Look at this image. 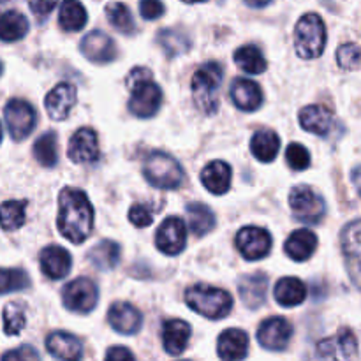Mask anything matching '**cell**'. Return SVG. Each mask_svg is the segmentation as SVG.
<instances>
[{
  "instance_id": "cell-43",
  "label": "cell",
  "mask_w": 361,
  "mask_h": 361,
  "mask_svg": "<svg viewBox=\"0 0 361 361\" xmlns=\"http://www.w3.org/2000/svg\"><path fill=\"white\" fill-rule=\"evenodd\" d=\"M129 221L133 222L136 228H147L154 222V214L150 212V208L147 204L136 203L133 204V208L129 210Z\"/></svg>"
},
{
  "instance_id": "cell-8",
  "label": "cell",
  "mask_w": 361,
  "mask_h": 361,
  "mask_svg": "<svg viewBox=\"0 0 361 361\" xmlns=\"http://www.w3.org/2000/svg\"><path fill=\"white\" fill-rule=\"evenodd\" d=\"M63 305L69 310L78 314H88L95 309L99 300L97 286L90 281V279L80 277L76 281L69 282L63 288L62 293Z\"/></svg>"
},
{
  "instance_id": "cell-7",
  "label": "cell",
  "mask_w": 361,
  "mask_h": 361,
  "mask_svg": "<svg viewBox=\"0 0 361 361\" xmlns=\"http://www.w3.org/2000/svg\"><path fill=\"white\" fill-rule=\"evenodd\" d=\"M289 204H291L293 215L298 221L310 222V224H317L326 212L323 196H319L312 187L307 185H298L291 190Z\"/></svg>"
},
{
  "instance_id": "cell-14",
  "label": "cell",
  "mask_w": 361,
  "mask_h": 361,
  "mask_svg": "<svg viewBox=\"0 0 361 361\" xmlns=\"http://www.w3.org/2000/svg\"><path fill=\"white\" fill-rule=\"evenodd\" d=\"M81 51L88 60L97 63L113 62L118 55L115 41L101 30L90 32L88 35H85V39L81 41Z\"/></svg>"
},
{
  "instance_id": "cell-1",
  "label": "cell",
  "mask_w": 361,
  "mask_h": 361,
  "mask_svg": "<svg viewBox=\"0 0 361 361\" xmlns=\"http://www.w3.org/2000/svg\"><path fill=\"white\" fill-rule=\"evenodd\" d=\"M59 231L71 243H83L94 229V207L87 194L66 187L59 197Z\"/></svg>"
},
{
  "instance_id": "cell-44",
  "label": "cell",
  "mask_w": 361,
  "mask_h": 361,
  "mask_svg": "<svg viewBox=\"0 0 361 361\" xmlns=\"http://www.w3.org/2000/svg\"><path fill=\"white\" fill-rule=\"evenodd\" d=\"M140 13L145 20H157L164 14V4L161 0H141Z\"/></svg>"
},
{
  "instance_id": "cell-40",
  "label": "cell",
  "mask_w": 361,
  "mask_h": 361,
  "mask_svg": "<svg viewBox=\"0 0 361 361\" xmlns=\"http://www.w3.org/2000/svg\"><path fill=\"white\" fill-rule=\"evenodd\" d=\"M27 319H25V310L18 303H7L4 309V331L6 335L16 337L23 330Z\"/></svg>"
},
{
  "instance_id": "cell-3",
  "label": "cell",
  "mask_w": 361,
  "mask_h": 361,
  "mask_svg": "<svg viewBox=\"0 0 361 361\" xmlns=\"http://www.w3.org/2000/svg\"><path fill=\"white\" fill-rule=\"evenodd\" d=\"M222 85V67L217 62L203 63L192 76V99L204 115H214L219 108V90Z\"/></svg>"
},
{
  "instance_id": "cell-6",
  "label": "cell",
  "mask_w": 361,
  "mask_h": 361,
  "mask_svg": "<svg viewBox=\"0 0 361 361\" xmlns=\"http://www.w3.org/2000/svg\"><path fill=\"white\" fill-rule=\"evenodd\" d=\"M148 182L157 189H178L183 183V169L171 155L154 152L147 159L143 168Z\"/></svg>"
},
{
  "instance_id": "cell-33",
  "label": "cell",
  "mask_w": 361,
  "mask_h": 361,
  "mask_svg": "<svg viewBox=\"0 0 361 361\" xmlns=\"http://www.w3.org/2000/svg\"><path fill=\"white\" fill-rule=\"evenodd\" d=\"M87 11L80 0H63L60 6V27L67 32H78L87 23Z\"/></svg>"
},
{
  "instance_id": "cell-10",
  "label": "cell",
  "mask_w": 361,
  "mask_h": 361,
  "mask_svg": "<svg viewBox=\"0 0 361 361\" xmlns=\"http://www.w3.org/2000/svg\"><path fill=\"white\" fill-rule=\"evenodd\" d=\"M236 247L240 254L249 261L263 259L268 256L271 249V236L267 229L249 226V228L240 229L236 235Z\"/></svg>"
},
{
  "instance_id": "cell-34",
  "label": "cell",
  "mask_w": 361,
  "mask_h": 361,
  "mask_svg": "<svg viewBox=\"0 0 361 361\" xmlns=\"http://www.w3.org/2000/svg\"><path fill=\"white\" fill-rule=\"evenodd\" d=\"M157 42L168 56H178L189 51L190 37L178 28H164L157 32Z\"/></svg>"
},
{
  "instance_id": "cell-15",
  "label": "cell",
  "mask_w": 361,
  "mask_h": 361,
  "mask_svg": "<svg viewBox=\"0 0 361 361\" xmlns=\"http://www.w3.org/2000/svg\"><path fill=\"white\" fill-rule=\"evenodd\" d=\"M76 88L71 83H59L46 95V111L53 120L60 122L71 115V109L76 104Z\"/></svg>"
},
{
  "instance_id": "cell-16",
  "label": "cell",
  "mask_w": 361,
  "mask_h": 361,
  "mask_svg": "<svg viewBox=\"0 0 361 361\" xmlns=\"http://www.w3.org/2000/svg\"><path fill=\"white\" fill-rule=\"evenodd\" d=\"M108 321L113 330L123 335H134L143 324V316L130 303H115L108 312Z\"/></svg>"
},
{
  "instance_id": "cell-4",
  "label": "cell",
  "mask_w": 361,
  "mask_h": 361,
  "mask_svg": "<svg viewBox=\"0 0 361 361\" xmlns=\"http://www.w3.org/2000/svg\"><path fill=\"white\" fill-rule=\"evenodd\" d=\"M185 302L194 312L208 319H222L233 309V298L224 289L207 284H196L187 289Z\"/></svg>"
},
{
  "instance_id": "cell-21",
  "label": "cell",
  "mask_w": 361,
  "mask_h": 361,
  "mask_svg": "<svg viewBox=\"0 0 361 361\" xmlns=\"http://www.w3.org/2000/svg\"><path fill=\"white\" fill-rule=\"evenodd\" d=\"M360 221H353L351 224L345 226L342 229V236H341V245H342V252H344L345 259H348L349 270H351V277L355 286H358V275H360Z\"/></svg>"
},
{
  "instance_id": "cell-12",
  "label": "cell",
  "mask_w": 361,
  "mask_h": 361,
  "mask_svg": "<svg viewBox=\"0 0 361 361\" xmlns=\"http://www.w3.org/2000/svg\"><path fill=\"white\" fill-rule=\"evenodd\" d=\"M293 337V326L286 317H270L257 330V341L270 351H284Z\"/></svg>"
},
{
  "instance_id": "cell-45",
  "label": "cell",
  "mask_w": 361,
  "mask_h": 361,
  "mask_svg": "<svg viewBox=\"0 0 361 361\" xmlns=\"http://www.w3.org/2000/svg\"><path fill=\"white\" fill-rule=\"evenodd\" d=\"M28 4H30V9L35 16L46 18L55 9L59 0H28Z\"/></svg>"
},
{
  "instance_id": "cell-48",
  "label": "cell",
  "mask_w": 361,
  "mask_h": 361,
  "mask_svg": "<svg viewBox=\"0 0 361 361\" xmlns=\"http://www.w3.org/2000/svg\"><path fill=\"white\" fill-rule=\"evenodd\" d=\"M271 0H245L247 6L254 7V9H261V7H267Z\"/></svg>"
},
{
  "instance_id": "cell-49",
  "label": "cell",
  "mask_w": 361,
  "mask_h": 361,
  "mask_svg": "<svg viewBox=\"0 0 361 361\" xmlns=\"http://www.w3.org/2000/svg\"><path fill=\"white\" fill-rule=\"evenodd\" d=\"M187 4H200V2H207V0H183Z\"/></svg>"
},
{
  "instance_id": "cell-27",
  "label": "cell",
  "mask_w": 361,
  "mask_h": 361,
  "mask_svg": "<svg viewBox=\"0 0 361 361\" xmlns=\"http://www.w3.org/2000/svg\"><path fill=\"white\" fill-rule=\"evenodd\" d=\"M337 349L342 351V358H358L356 337L351 330H341L338 337L326 338L317 345V355L323 358H337Z\"/></svg>"
},
{
  "instance_id": "cell-39",
  "label": "cell",
  "mask_w": 361,
  "mask_h": 361,
  "mask_svg": "<svg viewBox=\"0 0 361 361\" xmlns=\"http://www.w3.org/2000/svg\"><path fill=\"white\" fill-rule=\"evenodd\" d=\"M27 288H30V279L25 271L13 270V268L11 270L0 268V295L23 291Z\"/></svg>"
},
{
  "instance_id": "cell-51",
  "label": "cell",
  "mask_w": 361,
  "mask_h": 361,
  "mask_svg": "<svg viewBox=\"0 0 361 361\" xmlns=\"http://www.w3.org/2000/svg\"><path fill=\"white\" fill-rule=\"evenodd\" d=\"M0 74H2V62H0Z\"/></svg>"
},
{
  "instance_id": "cell-25",
  "label": "cell",
  "mask_w": 361,
  "mask_h": 361,
  "mask_svg": "<svg viewBox=\"0 0 361 361\" xmlns=\"http://www.w3.org/2000/svg\"><path fill=\"white\" fill-rule=\"evenodd\" d=\"M201 182L215 196L226 194L231 187V168L222 161H212L201 171Z\"/></svg>"
},
{
  "instance_id": "cell-19",
  "label": "cell",
  "mask_w": 361,
  "mask_h": 361,
  "mask_svg": "<svg viewBox=\"0 0 361 361\" xmlns=\"http://www.w3.org/2000/svg\"><path fill=\"white\" fill-rule=\"evenodd\" d=\"M71 254L59 245L46 247L41 252V270L48 279L59 281L71 271Z\"/></svg>"
},
{
  "instance_id": "cell-20",
  "label": "cell",
  "mask_w": 361,
  "mask_h": 361,
  "mask_svg": "<svg viewBox=\"0 0 361 361\" xmlns=\"http://www.w3.org/2000/svg\"><path fill=\"white\" fill-rule=\"evenodd\" d=\"M231 99L236 108L242 111H256L263 104V92L252 80L236 78L231 87Z\"/></svg>"
},
{
  "instance_id": "cell-5",
  "label": "cell",
  "mask_w": 361,
  "mask_h": 361,
  "mask_svg": "<svg viewBox=\"0 0 361 361\" xmlns=\"http://www.w3.org/2000/svg\"><path fill=\"white\" fill-rule=\"evenodd\" d=\"M326 46V27L317 14L309 13L300 18L295 28V48L302 59L312 60L323 55Z\"/></svg>"
},
{
  "instance_id": "cell-35",
  "label": "cell",
  "mask_w": 361,
  "mask_h": 361,
  "mask_svg": "<svg viewBox=\"0 0 361 361\" xmlns=\"http://www.w3.org/2000/svg\"><path fill=\"white\" fill-rule=\"evenodd\" d=\"M235 62L242 71L249 74H261L267 71V60L257 46L247 44L235 51Z\"/></svg>"
},
{
  "instance_id": "cell-24",
  "label": "cell",
  "mask_w": 361,
  "mask_h": 361,
  "mask_svg": "<svg viewBox=\"0 0 361 361\" xmlns=\"http://www.w3.org/2000/svg\"><path fill=\"white\" fill-rule=\"evenodd\" d=\"M300 123L305 130L316 136H328L334 127V115L323 106H307L300 111Z\"/></svg>"
},
{
  "instance_id": "cell-26",
  "label": "cell",
  "mask_w": 361,
  "mask_h": 361,
  "mask_svg": "<svg viewBox=\"0 0 361 361\" xmlns=\"http://www.w3.org/2000/svg\"><path fill=\"white\" fill-rule=\"evenodd\" d=\"M286 254L291 257L293 261H302L310 259L317 249V236L314 235L309 229H296L291 236L288 238L284 245Z\"/></svg>"
},
{
  "instance_id": "cell-23",
  "label": "cell",
  "mask_w": 361,
  "mask_h": 361,
  "mask_svg": "<svg viewBox=\"0 0 361 361\" xmlns=\"http://www.w3.org/2000/svg\"><path fill=\"white\" fill-rule=\"evenodd\" d=\"M217 353L222 360H243L249 353V337L243 330L222 331L217 341Z\"/></svg>"
},
{
  "instance_id": "cell-50",
  "label": "cell",
  "mask_w": 361,
  "mask_h": 361,
  "mask_svg": "<svg viewBox=\"0 0 361 361\" xmlns=\"http://www.w3.org/2000/svg\"><path fill=\"white\" fill-rule=\"evenodd\" d=\"M0 141H2V126H0Z\"/></svg>"
},
{
  "instance_id": "cell-32",
  "label": "cell",
  "mask_w": 361,
  "mask_h": 361,
  "mask_svg": "<svg viewBox=\"0 0 361 361\" xmlns=\"http://www.w3.org/2000/svg\"><path fill=\"white\" fill-rule=\"evenodd\" d=\"M120 259V245L113 240H102L94 249L88 252V261L95 268L102 271H108L118 264Z\"/></svg>"
},
{
  "instance_id": "cell-18",
  "label": "cell",
  "mask_w": 361,
  "mask_h": 361,
  "mask_svg": "<svg viewBox=\"0 0 361 361\" xmlns=\"http://www.w3.org/2000/svg\"><path fill=\"white\" fill-rule=\"evenodd\" d=\"M268 291V277L264 274H252L245 275L238 282V293L242 302L249 309H259L267 302Z\"/></svg>"
},
{
  "instance_id": "cell-38",
  "label": "cell",
  "mask_w": 361,
  "mask_h": 361,
  "mask_svg": "<svg viewBox=\"0 0 361 361\" xmlns=\"http://www.w3.org/2000/svg\"><path fill=\"white\" fill-rule=\"evenodd\" d=\"M106 16H108L109 23L122 34H133L136 23L130 14L129 7L122 2H111L106 6Z\"/></svg>"
},
{
  "instance_id": "cell-28",
  "label": "cell",
  "mask_w": 361,
  "mask_h": 361,
  "mask_svg": "<svg viewBox=\"0 0 361 361\" xmlns=\"http://www.w3.org/2000/svg\"><path fill=\"white\" fill-rule=\"evenodd\" d=\"M307 288L300 279L284 277L275 286V300L282 307H298L305 302Z\"/></svg>"
},
{
  "instance_id": "cell-46",
  "label": "cell",
  "mask_w": 361,
  "mask_h": 361,
  "mask_svg": "<svg viewBox=\"0 0 361 361\" xmlns=\"http://www.w3.org/2000/svg\"><path fill=\"white\" fill-rule=\"evenodd\" d=\"M39 355L30 348V345H25V348L18 349V351H11L4 355V360H37Z\"/></svg>"
},
{
  "instance_id": "cell-31",
  "label": "cell",
  "mask_w": 361,
  "mask_h": 361,
  "mask_svg": "<svg viewBox=\"0 0 361 361\" xmlns=\"http://www.w3.org/2000/svg\"><path fill=\"white\" fill-rule=\"evenodd\" d=\"M187 222H189L190 231L196 236H204L215 228V215L207 204L190 203L185 208Z\"/></svg>"
},
{
  "instance_id": "cell-13",
  "label": "cell",
  "mask_w": 361,
  "mask_h": 361,
  "mask_svg": "<svg viewBox=\"0 0 361 361\" xmlns=\"http://www.w3.org/2000/svg\"><path fill=\"white\" fill-rule=\"evenodd\" d=\"M69 159L76 164H94L99 161V140L95 130L80 129L69 141Z\"/></svg>"
},
{
  "instance_id": "cell-22",
  "label": "cell",
  "mask_w": 361,
  "mask_h": 361,
  "mask_svg": "<svg viewBox=\"0 0 361 361\" xmlns=\"http://www.w3.org/2000/svg\"><path fill=\"white\" fill-rule=\"evenodd\" d=\"M46 349L59 360H80L83 356V345L74 335L66 331H55L46 338Z\"/></svg>"
},
{
  "instance_id": "cell-36",
  "label": "cell",
  "mask_w": 361,
  "mask_h": 361,
  "mask_svg": "<svg viewBox=\"0 0 361 361\" xmlns=\"http://www.w3.org/2000/svg\"><path fill=\"white\" fill-rule=\"evenodd\" d=\"M34 157L44 168H53L59 162V140L55 133H44L34 143Z\"/></svg>"
},
{
  "instance_id": "cell-41",
  "label": "cell",
  "mask_w": 361,
  "mask_h": 361,
  "mask_svg": "<svg viewBox=\"0 0 361 361\" xmlns=\"http://www.w3.org/2000/svg\"><path fill=\"white\" fill-rule=\"evenodd\" d=\"M286 161H288L289 168L295 171H303L310 166V154L303 145L291 143L286 150Z\"/></svg>"
},
{
  "instance_id": "cell-42",
  "label": "cell",
  "mask_w": 361,
  "mask_h": 361,
  "mask_svg": "<svg viewBox=\"0 0 361 361\" xmlns=\"http://www.w3.org/2000/svg\"><path fill=\"white\" fill-rule=\"evenodd\" d=\"M337 60L338 66L342 69L348 71H356L360 66V48L356 42H348V44L341 46L337 51Z\"/></svg>"
},
{
  "instance_id": "cell-29",
  "label": "cell",
  "mask_w": 361,
  "mask_h": 361,
  "mask_svg": "<svg viewBox=\"0 0 361 361\" xmlns=\"http://www.w3.org/2000/svg\"><path fill=\"white\" fill-rule=\"evenodd\" d=\"M281 148V140L277 134L270 129L257 130L254 134L252 141H250V150H252L254 157L261 162H271L275 161Z\"/></svg>"
},
{
  "instance_id": "cell-30",
  "label": "cell",
  "mask_w": 361,
  "mask_h": 361,
  "mask_svg": "<svg viewBox=\"0 0 361 361\" xmlns=\"http://www.w3.org/2000/svg\"><path fill=\"white\" fill-rule=\"evenodd\" d=\"M28 21L18 11H7L0 14V41L14 42L27 35Z\"/></svg>"
},
{
  "instance_id": "cell-37",
  "label": "cell",
  "mask_w": 361,
  "mask_h": 361,
  "mask_svg": "<svg viewBox=\"0 0 361 361\" xmlns=\"http://www.w3.org/2000/svg\"><path fill=\"white\" fill-rule=\"evenodd\" d=\"M27 201H6L0 207V226L6 231H16L25 224Z\"/></svg>"
},
{
  "instance_id": "cell-9",
  "label": "cell",
  "mask_w": 361,
  "mask_h": 361,
  "mask_svg": "<svg viewBox=\"0 0 361 361\" xmlns=\"http://www.w3.org/2000/svg\"><path fill=\"white\" fill-rule=\"evenodd\" d=\"M4 115H6L7 129L14 141H21L30 136L35 127V111L27 101H21V99L9 101L4 109Z\"/></svg>"
},
{
  "instance_id": "cell-47",
  "label": "cell",
  "mask_w": 361,
  "mask_h": 361,
  "mask_svg": "<svg viewBox=\"0 0 361 361\" xmlns=\"http://www.w3.org/2000/svg\"><path fill=\"white\" fill-rule=\"evenodd\" d=\"M106 360H111V361L134 360V355L127 348H120V345H115V348H111L108 353H106Z\"/></svg>"
},
{
  "instance_id": "cell-2",
  "label": "cell",
  "mask_w": 361,
  "mask_h": 361,
  "mask_svg": "<svg viewBox=\"0 0 361 361\" xmlns=\"http://www.w3.org/2000/svg\"><path fill=\"white\" fill-rule=\"evenodd\" d=\"M127 87L130 90L129 109L140 118H150L162 104V90L152 81V73L147 67H136L127 76Z\"/></svg>"
},
{
  "instance_id": "cell-17",
  "label": "cell",
  "mask_w": 361,
  "mask_h": 361,
  "mask_svg": "<svg viewBox=\"0 0 361 361\" xmlns=\"http://www.w3.org/2000/svg\"><path fill=\"white\" fill-rule=\"evenodd\" d=\"M190 324L180 319H169L162 324V344L169 356L182 355L190 341Z\"/></svg>"
},
{
  "instance_id": "cell-11",
  "label": "cell",
  "mask_w": 361,
  "mask_h": 361,
  "mask_svg": "<svg viewBox=\"0 0 361 361\" xmlns=\"http://www.w3.org/2000/svg\"><path fill=\"white\" fill-rule=\"evenodd\" d=\"M187 229L182 219L168 217L155 235V245L166 256H176L185 249Z\"/></svg>"
}]
</instances>
